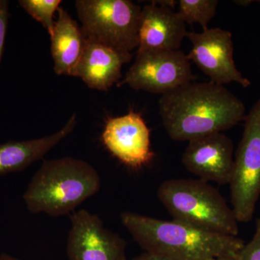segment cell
<instances>
[{
	"label": "cell",
	"mask_w": 260,
	"mask_h": 260,
	"mask_svg": "<svg viewBox=\"0 0 260 260\" xmlns=\"http://www.w3.org/2000/svg\"><path fill=\"white\" fill-rule=\"evenodd\" d=\"M159 112L172 139L190 141L222 133L246 116L244 103L223 85L190 83L161 95Z\"/></svg>",
	"instance_id": "6da1fadb"
},
{
	"label": "cell",
	"mask_w": 260,
	"mask_h": 260,
	"mask_svg": "<svg viewBox=\"0 0 260 260\" xmlns=\"http://www.w3.org/2000/svg\"><path fill=\"white\" fill-rule=\"evenodd\" d=\"M121 221L145 251L172 260L237 257L245 244L237 237L208 232L174 219L164 220L124 212Z\"/></svg>",
	"instance_id": "7a4b0ae2"
},
{
	"label": "cell",
	"mask_w": 260,
	"mask_h": 260,
	"mask_svg": "<svg viewBox=\"0 0 260 260\" xmlns=\"http://www.w3.org/2000/svg\"><path fill=\"white\" fill-rule=\"evenodd\" d=\"M101 179L85 160L65 158L44 160L24 193L30 213L61 216L99 191Z\"/></svg>",
	"instance_id": "3957f363"
},
{
	"label": "cell",
	"mask_w": 260,
	"mask_h": 260,
	"mask_svg": "<svg viewBox=\"0 0 260 260\" xmlns=\"http://www.w3.org/2000/svg\"><path fill=\"white\" fill-rule=\"evenodd\" d=\"M158 197L174 220L222 235L239 234V222L232 208L207 181L169 179L159 186Z\"/></svg>",
	"instance_id": "277c9868"
},
{
	"label": "cell",
	"mask_w": 260,
	"mask_h": 260,
	"mask_svg": "<svg viewBox=\"0 0 260 260\" xmlns=\"http://www.w3.org/2000/svg\"><path fill=\"white\" fill-rule=\"evenodd\" d=\"M85 39L122 53L138 47L142 8L129 0H77Z\"/></svg>",
	"instance_id": "5b68a950"
},
{
	"label": "cell",
	"mask_w": 260,
	"mask_h": 260,
	"mask_svg": "<svg viewBox=\"0 0 260 260\" xmlns=\"http://www.w3.org/2000/svg\"><path fill=\"white\" fill-rule=\"evenodd\" d=\"M244 120L229 183L232 208L239 223L251 220L260 197V98Z\"/></svg>",
	"instance_id": "8992f818"
},
{
	"label": "cell",
	"mask_w": 260,
	"mask_h": 260,
	"mask_svg": "<svg viewBox=\"0 0 260 260\" xmlns=\"http://www.w3.org/2000/svg\"><path fill=\"white\" fill-rule=\"evenodd\" d=\"M194 80L191 61L181 51H138L134 64L119 86L128 85L136 90L170 93Z\"/></svg>",
	"instance_id": "52a82bcc"
},
{
	"label": "cell",
	"mask_w": 260,
	"mask_h": 260,
	"mask_svg": "<svg viewBox=\"0 0 260 260\" xmlns=\"http://www.w3.org/2000/svg\"><path fill=\"white\" fill-rule=\"evenodd\" d=\"M186 38L192 44L188 59L209 77L210 82L221 85L234 82L244 88L251 85L234 62L232 32L208 28L201 32H187Z\"/></svg>",
	"instance_id": "ba28073f"
},
{
	"label": "cell",
	"mask_w": 260,
	"mask_h": 260,
	"mask_svg": "<svg viewBox=\"0 0 260 260\" xmlns=\"http://www.w3.org/2000/svg\"><path fill=\"white\" fill-rule=\"evenodd\" d=\"M67 252L70 260H126V242L86 210L71 216Z\"/></svg>",
	"instance_id": "9c48e42d"
},
{
	"label": "cell",
	"mask_w": 260,
	"mask_h": 260,
	"mask_svg": "<svg viewBox=\"0 0 260 260\" xmlns=\"http://www.w3.org/2000/svg\"><path fill=\"white\" fill-rule=\"evenodd\" d=\"M102 139L115 158L132 169L144 167L155 156L150 143V130L138 113L130 112L108 119Z\"/></svg>",
	"instance_id": "30bf717a"
},
{
	"label": "cell",
	"mask_w": 260,
	"mask_h": 260,
	"mask_svg": "<svg viewBox=\"0 0 260 260\" xmlns=\"http://www.w3.org/2000/svg\"><path fill=\"white\" fill-rule=\"evenodd\" d=\"M232 140L218 133L189 141L182 157L184 167L199 179L229 184L234 167Z\"/></svg>",
	"instance_id": "8fae6325"
},
{
	"label": "cell",
	"mask_w": 260,
	"mask_h": 260,
	"mask_svg": "<svg viewBox=\"0 0 260 260\" xmlns=\"http://www.w3.org/2000/svg\"><path fill=\"white\" fill-rule=\"evenodd\" d=\"M186 34L179 13L151 2L142 9L138 51L179 50Z\"/></svg>",
	"instance_id": "7c38bea8"
},
{
	"label": "cell",
	"mask_w": 260,
	"mask_h": 260,
	"mask_svg": "<svg viewBox=\"0 0 260 260\" xmlns=\"http://www.w3.org/2000/svg\"><path fill=\"white\" fill-rule=\"evenodd\" d=\"M131 59V53L119 52L85 39L83 54L73 76L81 78L90 88L108 90L120 79L123 65Z\"/></svg>",
	"instance_id": "4fadbf2b"
},
{
	"label": "cell",
	"mask_w": 260,
	"mask_h": 260,
	"mask_svg": "<svg viewBox=\"0 0 260 260\" xmlns=\"http://www.w3.org/2000/svg\"><path fill=\"white\" fill-rule=\"evenodd\" d=\"M73 114L64 127L54 134L26 141L8 142L0 145V176L19 172L42 158L70 134L76 125Z\"/></svg>",
	"instance_id": "5bb4252c"
},
{
	"label": "cell",
	"mask_w": 260,
	"mask_h": 260,
	"mask_svg": "<svg viewBox=\"0 0 260 260\" xmlns=\"http://www.w3.org/2000/svg\"><path fill=\"white\" fill-rule=\"evenodd\" d=\"M57 12V20L50 35L54 71L59 75L73 76L83 54L85 38L81 27L66 10L59 8Z\"/></svg>",
	"instance_id": "9a60e30c"
},
{
	"label": "cell",
	"mask_w": 260,
	"mask_h": 260,
	"mask_svg": "<svg viewBox=\"0 0 260 260\" xmlns=\"http://www.w3.org/2000/svg\"><path fill=\"white\" fill-rule=\"evenodd\" d=\"M179 15L184 22L189 24L199 23L203 30L215 17L218 0H179Z\"/></svg>",
	"instance_id": "2e32d148"
},
{
	"label": "cell",
	"mask_w": 260,
	"mask_h": 260,
	"mask_svg": "<svg viewBox=\"0 0 260 260\" xmlns=\"http://www.w3.org/2000/svg\"><path fill=\"white\" fill-rule=\"evenodd\" d=\"M20 6L28 13L32 18L42 23L44 28L47 29L51 35L54 28L53 20L54 13L59 8L60 0H20Z\"/></svg>",
	"instance_id": "e0dca14e"
},
{
	"label": "cell",
	"mask_w": 260,
	"mask_h": 260,
	"mask_svg": "<svg viewBox=\"0 0 260 260\" xmlns=\"http://www.w3.org/2000/svg\"><path fill=\"white\" fill-rule=\"evenodd\" d=\"M237 260H260V218L256 219L252 239L243 246L238 254Z\"/></svg>",
	"instance_id": "ac0fdd59"
},
{
	"label": "cell",
	"mask_w": 260,
	"mask_h": 260,
	"mask_svg": "<svg viewBox=\"0 0 260 260\" xmlns=\"http://www.w3.org/2000/svg\"><path fill=\"white\" fill-rule=\"evenodd\" d=\"M8 18H9V2L7 0H0V61L4 50Z\"/></svg>",
	"instance_id": "d6986e66"
},
{
	"label": "cell",
	"mask_w": 260,
	"mask_h": 260,
	"mask_svg": "<svg viewBox=\"0 0 260 260\" xmlns=\"http://www.w3.org/2000/svg\"><path fill=\"white\" fill-rule=\"evenodd\" d=\"M131 260H172L170 258L167 257V256L161 255V254H156V253L149 252V251H145L140 255L133 258Z\"/></svg>",
	"instance_id": "ffe728a7"
},
{
	"label": "cell",
	"mask_w": 260,
	"mask_h": 260,
	"mask_svg": "<svg viewBox=\"0 0 260 260\" xmlns=\"http://www.w3.org/2000/svg\"><path fill=\"white\" fill-rule=\"evenodd\" d=\"M0 260H20L17 259V258L13 257V256L8 255L7 254H2L0 255Z\"/></svg>",
	"instance_id": "44dd1931"
},
{
	"label": "cell",
	"mask_w": 260,
	"mask_h": 260,
	"mask_svg": "<svg viewBox=\"0 0 260 260\" xmlns=\"http://www.w3.org/2000/svg\"><path fill=\"white\" fill-rule=\"evenodd\" d=\"M211 260H237V257H220V258H215V259H213Z\"/></svg>",
	"instance_id": "7402d4cb"
},
{
	"label": "cell",
	"mask_w": 260,
	"mask_h": 260,
	"mask_svg": "<svg viewBox=\"0 0 260 260\" xmlns=\"http://www.w3.org/2000/svg\"><path fill=\"white\" fill-rule=\"evenodd\" d=\"M256 3H260V1H256Z\"/></svg>",
	"instance_id": "603a6c76"
}]
</instances>
